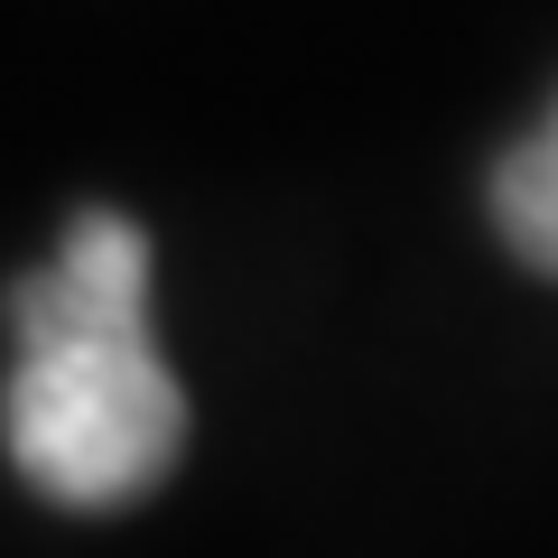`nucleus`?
I'll return each mask as SVG.
<instances>
[{"label": "nucleus", "instance_id": "7ed1b4c3", "mask_svg": "<svg viewBox=\"0 0 558 558\" xmlns=\"http://www.w3.org/2000/svg\"><path fill=\"white\" fill-rule=\"evenodd\" d=\"M494 223H502V242H512L521 270L558 279V102L502 149V168H494Z\"/></svg>", "mask_w": 558, "mask_h": 558}, {"label": "nucleus", "instance_id": "f257e3e1", "mask_svg": "<svg viewBox=\"0 0 558 558\" xmlns=\"http://www.w3.org/2000/svg\"><path fill=\"white\" fill-rule=\"evenodd\" d=\"M10 465L65 512H121L178 465L186 391L149 326H57L20 344L0 400Z\"/></svg>", "mask_w": 558, "mask_h": 558}, {"label": "nucleus", "instance_id": "f03ea898", "mask_svg": "<svg viewBox=\"0 0 558 558\" xmlns=\"http://www.w3.org/2000/svg\"><path fill=\"white\" fill-rule=\"evenodd\" d=\"M140 289H149V242H140V223L84 215L75 233H65L57 270L20 279L10 317H20V344L57 336V326H149L140 317Z\"/></svg>", "mask_w": 558, "mask_h": 558}]
</instances>
